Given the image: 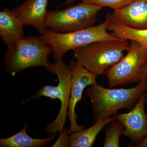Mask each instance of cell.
<instances>
[{"label": "cell", "mask_w": 147, "mask_h": 147, "mask_svg": "<svg viewBox=\"0 0 147 147\" xmlns=\"http://www.w3.org/2000/svg\"><path fill=\"white\" fill-rule=\"evenodd\" d=\"M147 90V84L143 80L130 88H106L98 84L90 86L86 94L91 103L94 120L117 116L123 108L131 110Z\"/></svg>", "instance_id": "cell-1"}, {"label": "cell", "mask_w": 147, "mask_h": 147, "mask_svg": "<svg viewBox=\"0 0 147 147\" xmlns=\"http://www.w3.org/2000/svg\"><path fill=\"white\" fill-rule=\"evenodd\" d=\"M110 21L137 29H147V0H134L106 16Z\"/></svg>", "instance_id": "cell-11"}, {"label": "cell", "mask_w": 147, "mask_h": 147, "mask_svg": "<svg viewBox=\"0 0 147 147\" xmlns=\"http://www.w3.org/2000/svg\"><path fill=\"white\" fill-rule=\"evenodd\" d=\"M146 101L147 93L145 92L130 112L117 115L125 127L122 135L131 139L135 147L147 136V115L145 110Z\"/></svg>", "instance_id": "cell-9"}, {"label": "cell", "mask_w": 147, "mask_h": 147, "mask_svg": "<svg viewBox=\"0 0 147 147\" xmlns=\"http://www.w3.org/2000/svg\"><path fill=\"white\" fill-rule=\"evenodd\" d=\"M136 147H147V136L145 137L144 140L140 144L137 145Z\"/></svg>", "instance_id": "cell-20"}, {"label": "cell", "mask_w": 147, "mask_h": 147, "mask_svg": "<svg viewBox=\"0 0 147 147\" xmlns=\"http://www.w3.org/2000/svg\"><path fill=\"white\" fill-rule=\"evenodd\" d=\"M141 80L144 81L147 84V57L142 66L141 71Z\"/></svg>", "instance_id": "cell-19"}, {"label": "cell", "mask_w": 147, "mask_h": 147, "mask_svg": "<svg viewBox=\"0 0 147 147\" xmlns=\"http://www.w3.org/2000/svg\"><path fill=\"white\" fill-rule=\"evenodd\" d=\"M117 117L114 116L109 118L99 120L92 126L86 129L69 133L70 147H91L96 139L98 135L104 127Z\"/></svg>", "instance_id": "cell-13"}, {"label": "cell", "mask_w": 147, "mask_h": 147, "mask_svg": "<svg viewBox=\"0 0 147 147\" xmlns=\"http://www.w3.org/2000/svg\"><path fill=\"white\" fill-rule=\"evenodd\" d=\"M76 0H66L65 4L66 5H70L74 2Z\"/></svg>", "instance_id": "cell-21"}, {"label": "cell", "mask_w": 147, "mask_h": 147, "mask_svg": "<svg viewBox=\"0 0 147 147\" xmlns=\"http://www.w3.org/2000/svg\"><path fill=\"white\" fill-rule=\"evenodd\" d=\"M93 4L100 6L101 7H108L114 10L122 8L127 5L134 0H82Z\"/></svg>", "instance_id": "cell-17"}, {"label": "cell", "mask_w": 147, "mask_h": 147, "mask_svg": "<svg viewBox=\"0 0 147 147\" xmlns=\"http://www.w3.org/2000/svg\"><path fill=\"white\" fill-rule=\"evenodd\" d=\"M108 22L109 20L106 19L105 22L97 26L65 33L56 32L47 29L39 36L53 48L55 61L61 60L69 50L96 41L121 39L108 32Z\"/></svg>", "instance_id": "cell-4"}, {"label": "cell", "mask_w": 147, "mask_h": 147, "mask_svg": "<svg viewBox=\"0 0 147 147\" xmlns=\"http://www.w3.org/2000/svg\"><path fill=\"white\" fill-rule=\"evenodd\" d=\"M147 57V49L131 40L126 55L105 74L109 86L113 88L141 82V69Z\"/></svg>", "instance_id": "cell-7"}, {"label": "cell", "mask_w": 147, "mask_h": 147, "mask_svg": "<svg viewBox=\"0 0 147 147\" xmlns=\"http://www.w3.org/2000/svg\"><path fill=\"white\" fill-rule=\"evenodd\" d=\"M24 26L13 10L5 7L0 12V35L7 47L23 37Z\"/></svg>", "instance_id": "cell-12"}, {"label": "cell", "mask_w": 147, "mask_h": 147, "mask_svg": "<svg viewBox=\"0 0 147 147\" xmlns=\"http://www.w3.org/2000/svg\"><path fill=\"white\" fill-rule=\"evenodd\" d=\"M27 125H24L22 130L7 138L0 139L1 147H43L55 139L56 134L43 139H35L27 134Z\"/></svg>", "instance_id": "cell-14"}, {"label": "cell", "mask_w": 147, "mask_h": 147, "mask_svg": "<svg viewBox=\"0 0 147 147\" xmlns=\"http://www.w3.org/2000/svg\"><path fill=\"white\" fill-rule=\"evenodd\" d=\"M53 48L40 36L24 37L8 47L4 56L6 71L14 76L26 69L41 66L48 68Z\"/></svg>", "instance_id": "cell-2"}, {"label": "cell", "mask_w": 147, "mask_h": 147, "mask_svg": "<svg viewBox=\"0 0 147 147\" xmlns=\"http://www.w3.org/2000/svg\"><path fill=\"white\" fill-rule=\"evenodd\" d=\"M100 6L86 2L62 10L48 11L46 28L56 32H70L94 26Z\"/></svg>", "instance_id": "cell-6"}, {"label": "cell", "mask_w": 147, "mask_h": 147, "mask_svg": "<svg viewBox=\"0 0 147 147\" xmlns=\"http://www.w3.org/2000/svg\"><path fill=\"white\" fill-rule=\"evenodd\" d=\"M47 70L57 75L59 80L58 85L56 86H44L28 99L36 100L44 96L52 100L57 99L60 100L61 108L57 117L52 123L47 124L45 130L47 134H55L57 131L61 133L63 131L66 119L68 116L72 81L71 70L69 66L66 65L63 60L51 64Z\"/></svg>", "instance_id": "cell-5"}, {"label": "cell", "mask_w": 147, "mask_h": 147, "mask_svg": "<svg viewBox=\"0 0 147 147\" xmlns=\"http://www.w3.org/2000/svg\"><path fill=\"white\" fill-rule=\"evenodd\" d=\"M129 47L126 40H101L74 49V57L84 67L98 76L105 74L120 61Z\"/></svg>", "instance_id": "cell-3"}, {"label": "cell", "mask_w": 147, "mask_h": 147, "mask_svg": "<svg viewBox=\"0 0 147 147\" xmlns=\"http://www.w3.org/2000/svg\"><path fill=\"white\" fill-rule=\"evenodd\" d=\"M72 74V81L68 111L70 126L69 133L80 131L85 128L83 125L77 123V115L75 114V107L79 101L82 100L84 90L89 86L97 85V75L89 71L79 64L77 61L71 60L69 65Z\"/></svg>", "instance_id": "cell-8"}, {"label": "cell", "mask_w": 147, "mask_h": 147, "mask_svg": "<svg viewBox=\"0 0 147 147\" xmlns=\"http://www.w3.org/2000/svg\"><path fill=\"white\" fill-rule=\"evenodd\" d=\"M125 127L117 117L109 123L105 129L104 147L120 146V138Z\"/></svg>", "instance_id": "cell-16"}, {"label": "cell", "mask_w": 147, "mask_h": 147, "mask_svg": "<svg viewBox=\"0 0 147 147\" xmlns=\"http://www.w3.org/2000/svg\"><path fill=\"white\" fill-rule=\"evenodd\" d=\"M107 27L113 36L124 40L136 41L147 49V29L130 28L109 20Z\"/></svg>", "instance_id": "cell-15"}, {"label": "cell", "mask_w": 147, "mask_h": 147, "mask_svg": "<svg viewBox=\"0 0 147 147\" xmlns=\"http://www.w3.org/2000/svg\"><path fill=\"white\" fill-rule=\"evenodd\" d=\"M60 135L52 147H70V142L69 129H63Z\"/></svg>", "instance_id": "cell-18"}, {"label": "cell", "mask_w": 147, "mask_h": 147, "mask_svg": "<svg viewBox=\"0 0 147 147\" xmlns=\"http://www.w3.org/2000/svg\"><path fill=\"white\" fill-rule=\"evenodd\" d=\"M49 0H27L13 11L24 26L34 27L40 34L46 28L45 20Z\"/></svg>", "instance_id": "cell-10"}]
</instances>
